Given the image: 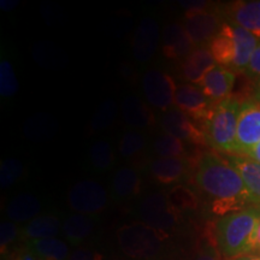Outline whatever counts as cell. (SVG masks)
Instances as JSON below:
<instances>
[{
    "instance_id": "cell-1",
    "label": "cell",
    "mask_w": 260,
    "mask_h": 260,
    "mask_svg": "<svg viewBox=\"0 0 260 260\" xmlns=\"http://www.w3.org/2000/svg\"><path fill=\"white\" fill-rule=\"evenodd\" d=\"M194 182L210 200L211 211L217 216L223 217L251 206L245 182L229 158L214 152L204 153L198 159Z\"/></svg>"
},
{
    "instance_id": "cell-2",
    "label": "cell",
    "mask_w": 260,
    "mask_h": 260,
    "mask_svg": "<svg viewBox=\"0 0 260 260\" xmlns=\"http://www.w3.org/2000/svg\"><path fill=\"white\" fill-rule=\"evenodd\" d=\"M259 222L260 209L254 206L219 217L214 224V240L223 259L233 260L252 254Z\"/></svg>"
},
{
    "instance_id": "cell-3",
    "label": "cell",
    "mask_w": 260,
    "mask_h": 260,
    "mask_svg": "<svg viewBox=\"0 0 260 260\" xmlns=\"http://www.w3.org/2000/svg\"><path fill=\"white\" fill-rule=\"evenodd\" d=\"M259 39L239 25L224 22L218 34L210 42V52L216 63L242 73L247 70Z\"/></svg>"
},
{
    "instance_id": "cell-4",
    "label": "cell",
    "mask_w": 260,
    "mask_h": 260,
    "mask_svg": "<svg viewBox=\"0 0 260 260\" xmlns=\"http://www.w3.org/2000/svg\"><path fill=\"white\" fill-rule=\"evenodd\" d=\"M241 102L230 95L217 103L204 123V134L211 147L235 154V141Z\"/></svg>"
},
{
    "instance_id": "cell-5",
    "label": "cell",
    "mask_w": 260,
    "mask_h": 260,
    "mask_svg": "<svg viewBox=\"0 0 260 260\" xmlns=\"http://www.w3.org/2000/svg\"><path fill=\"white\" fill-rule=\"evenodd\" d=\"M168 234L145 223L122 226L117 233L121 249L130 258L152 259L159 254Z\"/></svg>"
},
{
    "instance_id": "cell-6",
    "label": "cell",
    "mask_w": 260,
    "mask_h": 260,
    "mask_svg": "<svg viewBox=\"0 0 260 260\" xmlns=\"http://www.w3.org/2000/svg\"><path fill=\"white\" fill-rule=\"evenodd\" d=\"M260 142V100L252 96L241 104L237 122L235 154L248 157Z\"/></svg>"
},
{
    "instance_id": "cell-7",
    "label": "cell",
    "mask_w": 260,
    "mask_h": 260,
    "mask_svg": "<svg viewBox=\"0 0 260 260\" xmlns=\"http://www.w3.org/2000/svg\"><path fill=\"white\" fill-rule=\"evenodd\" d=\"M177 212L168 198L161 193L149 194L139 207V216L142 223L162 233L176 226Z\"/></svg>"
},
{
    "instance_id": "cell-8",
    "label": "cell",
    "mask_w": 260,
    "mask_h": 260,
    "mask_svg": "<svg viewBox=\"0 0 260 260\" xmlns=\"http://www.w3.org/2000/svg\"><path fill=\"white\" fill-rule=\"evenodd\" d=\"M68 201L74 211L88 216L105 209L109 197L105 188L99 182L82 180L71 187Z\"/></svg>"
},
{
    "instance_id": "cell-9",
    "label": "cell",
    "mask_w": 260,
    "mask_h": 260,
    "mask_svg": "<svg viewBox=\"0 0 260 260\" xmlns=\"http://www.w3.org/2000/svg\"><path fill=\"white\" fill-rule=\"evenodd\" d=\"M142 88L148 104L168 111L175 104L177 86L170 75L160 70L151 69L142 79Z\"/></svg>"
},
{
    "instance_id": "cell-10",
    "label": "cell",
    "mask_w": 260,
    "mask_h": 260,
    "mask_svg": "<svg viewBox=\"0 0 260 260\" xmlns=\"http://www.w3.org/2000/svg\"><path fill=\"white\" fill-rule=\"evenodd\" d=\"M217 103L212 102L200 87L184 83L177 86L175 94V105L181 111L189 115L194 122L204 123L209 117L211 110Z\"/></svg>"
},
{
    "instance_id": "cell-11",
    "label": "cell",
    "mask_w": 260,
    "mask_h": 260,
    "mask_svg": "<svg viewBox=\"0 0 260 260\" xmlns=\"http://www.w3.org/2000/svg\"><path fill=\"white\" fill-rule=\"evenodd\" d=\"M219 15L204 8H193L184 17V29L194 45H201L218 34L222 28Z\"/></svg>"
},
{
    "instance_id": "cell-12",
    "label": "cell",
    "mask_w": 260,
    "mask_h": 260,
    "mask_svg": "<svg viewBox=\"0 0 260 260\" xmlns=\"http://www.w3.org/2000/svg\"><path fill=\"white\" fill-rule=\"evenodd\" d=\"M161 128L165 134L172 135L182 141L194 142L197 145L207 144L203 129L198 128L191 117L180 109L168 110L161 117Z\"/></svg>"
},
{
    "instance_id": "cell-13",
    "label": "cell",
    "mask_w": 260,
    "mask_h": 260,
    "mask_svg": "<svg viewBox=\"0 0 260 260\" xmlns=\"http://www.w3.org/2000/svg\"><path fill=\"white\" fill-rule=\"evenodd\" d=\"M237 74L217 64L205 75L200 86L204 93L214 103H219L232 95Z\"/></svg>"
},
{
    "instance_id": "cell-14",
    "label": "cell",
    "mask_w": 260,
    "mask_h": 260,
    "mask_svg": "<svg viewBox=\"0 0 260 260\" xmlns=\"http://www.w3.org/2000/svg\"><path fill=\"white\" fill-rule=\"evenodd\" d=\"M159 42V25L154 18L145 17L136 29L133 39L135 59L146 63L154 56Z\"/></svg>"
},
{
    "instance_id": "cell-15",
    "label": "cell",
    "mask_w": 260,
    "mask_h": 260,
    "mask_svg": "<svg viewBox=\"0 0 260 260\" xmlns=\"http://www.w3.org/2000/svg\"><path fill=\"white\" fill-rule=\"evenodd\" d=\"M224 16L228 23L239 25L260 40V0L235 2L226 6Z\"/></svg>"
},
{
    "instance_id": "cell-16",
    "label": "cell",
    "mask_w": 260,
    "mask_h": 260,
    "mask_svg": "<svg viewBox=\"0 0 260 260\" xmlns=\"http://www.w3.org/2000/svg\"><path fill=\"white\" fill-rule=\"evenodd\" d=\"M194 44L183 25L169 24L162 32V52L168 58L188 57L194 50Z\"/></svg>"
},
{
    "instance_id": "cell-17",
    "label": "cell",
    "mask_w": 260,
    "mask_h": 260,
    "mask_svg": "<svg viewBox=\"0 0 260 260\" xmlns=\"http://www.w3.org/2000/svg\"><path fill=\"white\" fill-rule=\"evenodd\" d=\"M229 160L240 172L247 190H248L251 206L260 209V164L252 159L239 155H232Z\"/></svg>"
},
{
    "instance_id": "cell-18",
    "label": "cell",
    "mask_w": 260,
    "mask_h": 260,
    "mask_svg": "<svg viewBox=\"0 0 260 260\" xmlns=\"http://www.w3.org/2000/svg\"><path fill=\"white\" fill-rule=\"evenodd\" d=\"M216 65V60L209 48H198L186 58L182 65V74L189 82L200 84L205 75Z\"/></svg>"
},
{
    "instance_id": "cell-19",
    "label": "cell",
    "mask_w": 260,
    "mask_h": 260,
    "mask_svg": "<svg viewBox=\"0 0 260 260\" xmlns=\"http://www.w3.org/2000/svg\"><path fill=\"white\" fill-rule=\"evenodd\" d=\"M41 203L31 194H18L12 198L6 206V216L14 223L30 222L41 212Z\"/></svg>"
},
{
    "instance_id": "cell-20",
    "label": "cell",
    "mask_w": 260,
    "mask_h": 260,
    "mask_svg": "<svg viewBox=\"0 0 260 260\" xmlns=\"http://www.w3.org/2000/svg\"><path fill=\"white\" fill-rule=\"evenodd\" d=\"M61 223L54 214H42L28 222L21 229L22 239L27 241L42 239H52L59 234Z\"/></svg>"
},
{
    "instance_id": "cell-21",
    "label": "cell",
    "mask_w": 260,
    "mask_h": 260,
    "mask_svg": "<svg viewBox=\"0 0 260 260\" xmlns=\"http://www.w3.org/2000/svg\"><path fill=\"white\" fill-rule=\"evenodd\" d=\"M123 118L134 129L147 128L154 123V116L147 105L136 96H126L122 103Z\"/></svg>"
},
{
    "instance_id": "cell-22",
    "label": "cell",
    "mask_w": 260,
    "mask_h": 260,
    "mask_svg": "<svg viewBox=\"0 0 260 260\" xmlns=\"http://www.w3.org/2000/svg\"><path fill=\"white\" fill-rule=\"evenodd\" d=\"M25 247L38 260H68L69 259V247L63 240L52 239L32 240L25 242Z\"/></svg>"
},
{
    "instance_id": "cell-23",
    "label": "cell",
    "mask_w": 260,
    "mask_h": 260,
    "mask_svg": "<svg viewBox=\"0 0 260 260\" xmlns=\"http://www.w3.org/2000/svg\"><path fill=\"white\" fill-rule=\"evenodd\" d=\"M95 228V222L92 217L87 214H71L64 220L61 232L65 239L73 245H80L84 240L88 239Z\"/></svg>"
},
{
    "instance_id": "cell-24",
    "label": "cell",
    "mask_w": 260,
    "mask_h": 260,
    "mask_svg": "<svg viewBox=\"0 0 260 260\" xmlns=\"http://www.w3.org/2000/svg\"><path fill=\"white\" fill-rule=\"evenodd\" d=\"M187 169L188 162L183 158H159L151 165L152 175L164 184L180 181Z\"/></svg>"
},
{
    "instance_id": "cell-25",
    "label": "cell",
    "mask_w": 260,
    "mask_h": 260,
    "mask_svg": "<svg viewBox=\"0 0 260 260\" xmlns=\"http://www.w3.org/2000/svg\"><path fill=\"white\" fill-rule=\"evenodd\" d=\"M141 178L135 170L130 168H122L117 170L112 178V191L117 198L129 199L140 191Z\"/></svg>"
},
{
    "instance_id": "cell-26",
    "label": "cell",
    "mask_w": 260,
    "mask_h": 260,
    "mask_svg": "<svg viewBox=\"0 0 260 260\" xmlns=\"http://www.w3.org/2000/svg\"><path fill=\"white\" fill-rule=\"evenodd\" d=\"M89 159L95 170H109L113 165V161H115V154H113L111 144L106 140H98L90 147Z\"/></svg>"
},
{
    "instance_id": "cell-27",
    "label": "cell",
    "mask_w": 260,
    "mask_h": 260,
    "mask_svg": "<svg viewBox=\"0 0 260 260\" xmlns=\"http://www.w3.org/2000/svg\"><path fill=\"white\" fill-rule=\"evenodd\" d=\"M154 151L160 158H181L184 153V144L175 136L162 134L155 139Z\"/></svg>"
},
{
    "instance_id": "cell-28",
    "label": "cell",
    "mask_w": 260,
    "mask_h": 260,
    "mask_svg": "<svg viewBox=\"0 0 260 260\" xmlns=\"http://www.w3.org/2000/svg\"><path fill=\"white\" fill-rule=\"evenodd\" d=\"M146 138L139 130L126 132L119 142V152L124 158H132L144 149Z\"/></svg>"
},
{
    "instance_id": "cell-29",
    "label": "cell",
    "mask_w": 260,
    "mask_h": 260,
    "mask_svg": "<svg viewBox=\"0 0 260 260\" xmlns=\"http://www.w3.org/2000/svg\"><path fill=\"white\" fill-rule=\"evenodd\" d=\"M169 201L176 211L195 209L198 206V198L193 190L186 187L172 188L168 197Z\"/></svg>"
},
{
    "instance_id": "cell-30",
    "label": "cell",
    "mask_w": 260,
    "mask_h": 260,
    "mask_svg": "<svg viewBox=\"0 0 260 260\" xmlns=\"http://www.w3.org/2000/svg\"><path fill=\"white\" fill-rule=\"evenodd\" d=\"M23 174V164L18 159H6L0 167V186L9 188L17 182Z\"/></svg>"
},
{
    "instance_id": "cell-31",
    "label": "cell",
    "mask_w": 260,
    "mask_h": 260,
    "mask_svg": "<svg viewBox=\"0 0 260 260\" xmlns=\"http://www.w3.org/2000/svg\"><path fill=\"white\" fill-rule=\"evenodd\" d=\"M18 83L12 65L8 60H2L0 64V94L9 98L17 93Z\"/></svg>"
},
{
    "instance_id": "cell-32",
    "label": "cell",
    "mask_w": 260,
    "mask_h": 260,
    "mask_svg": "<svg viewBox=\"0 0 260 260\" xmlns=\"http://www.w3.org/2000/svg\"><path fill=\"white\" fill-rule=\"evenodd\" d=\"M117 113L116 104L112 100H107V102L103 103L100 105L98 111L94 115V118L92 121V126L95 132H100L109 128L115 121V117Z\"/></svg>"
},
{
    "instance_id": "cell-33",
    "label": "cell",
    "mask_w": 260,
    "mask_h": 260,
    "mask_svg": "<svg viewBox=\"0 0 260 260\" xmlns=\"http://www.w3.org/2000/svg\"><path fill=\"white\" fill-rule=\"evenodd\" d=\"M21 229L16 225L14 222H3L2 228H0V246L2 251H4L6 247H9L12 242L17 239Z\"/></svg>"
},
{
    "instance_id": "cell-34",
    "label": "cell",
    "mask_w": 260,
    "mask_h": 260,
    "mask_svg": "<svg viewBox=\"0 0 260 260\" xmlns=\"http://www.w3.org/2000/svg\"><path fill=\"white\" fill-rule=\"evenodd\" d=\"M247 75L252 77H260V41L252 53L251 60L247 68Z\"/></svg>"
},
{
    "instance_id": "cell-35",
    "label": "cell",
    "mask_w": 260,
    "mask_h": 260,
    "mask_svg": "<svg viewBox=\"0 0 260 260\" xmlns=\"http://www.w3.org/2000/svg\"><path fill=\"white\" fill-rule=\"evenodd\" d=\"M68 260H103V255L92 249L79 248L69 256Z\"/></svg>"
},
{
    "instance_id": "cell-36",
    "label": "cell",
    "mask_w": 260,
    "mask_h": 260,
    "mask_svg": "<svg viewBox=\"0 0 260 260\" xmlns=\"http://www.w3.org/2000/svg\"><path fill=\"white\" fill-rule=\"evenodd\" d=\"M194 260H224V259L223 256L220 255L218 249L214 248L213 246L207 245L205 246L197 255H195Z\"/></svg>"
},
{
    "instance_id": "cell-37",
    "label": "cell",
    "mask_w": 260,
    "mask_h": 260,
    "mask_svg": "<svg viewBox=\"0 0 260 260\" xmlns=\"http://www.w3.org/2000/svg\"><path fill=\"white\" fill-rule=\"evenodd\" d=\"M14 260H38L37 256H35L32 253L29 251L27 247H23L22 249H19L18 252L15 253Z\"/></svg>"
},
{
    "instance_id": "cell-38",
    "label": "cell",
    "mask_w": 260,
    "mask_h": 260,
    "mask_svg": "<svg viewBox=\"0 0 260 260\" xmlns=\"http://www.w3.org/2000/svg\"><path fill=\"white\" fill-rule=\"evenodd\" d=\"M252 254L260 255V222L256 226L254 234V243H253V253Z\"/></svg>"
},
{
    "instance_id": "cell-39",
    "label": "cell",
    "mask_w": 260,
    "mask_h": 260,
    "mask_svg": "<svg viewBox=\"0 0 260 260\" xmlns=\"http://www.w3.org/2000/svg\"><path fill=\"white\" fill-rule=\"evenodd\" d=\"M246 158L252 159L253 161H256V162H259V164H260V142L255 146L254 149H253L251 153L248 154V157H246Z\"/></svg>"
},
{
    "instance_id": "cell-40",
    "label": "cell",
    "mask_w": 260,
    "mask_h": 260,
    "mask_svg": "<svg viewBox=\"0 0 260 260\" xmlns=\"http://www.w3.org/2000/svg\"><path fill=\"white\" fill-rule=\"evenodd\" d=\"M233 260H260V255L249 254V255H245V256H240V258H236Z\"/></svg>"
},
{
    "instance_id": "cell-41",
    "label": "cell",
    "mask_w": 260,
    "mask_h": 260,
    "mask_svg": "<svg viewBox=\"0 0 260 260\" xmlns=\"http://www.w3.org/2000/svg\"><path fill=\"white\" fill-rule=\"evenodd\" d=\"M253 96L256 98V99L260 100V80H259V83L256 84L255 87V90H254V94H253Z\"/></svg>"
},
{
    "instance_id": "cell-42",
    "label": "cell",
    "mask_w": 260,
    "mask_h": 260,
    "mask_svg": "<svg viewBox=\"0 0 260 260\" xmlns=\"http://www.w3.org/2000/svg\"><path fill=\"white\" fill-rule=\"evenodd\" d=\"M2 5H8V6H6V8H5V10H8V9L15 8L16 3H15V2H2Z\"/></svg>"
}]
</instances>
